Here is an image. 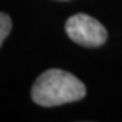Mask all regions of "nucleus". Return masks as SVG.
Segmentation results:
<instances>
[{"label":"nucleus","mask_w":122,"mask_h":122,"mask_svg":"<svg viewBox=\"0 0 122 122\" xmlns=\"http://www.w3.org/2000/svg\"><path fill=\"white\" fill-rule=\"evenodd\" d=\"M86 96V86L76 76L61 69H49L38 76L31 98L38 106L53 107L76 102Z\"/></svg>","instance_id":"f257e3e1"},{"label":"nucleus","mask_w":122,"mask_h":122,"mask_svg":"<svg viewBox=\"0 0 122 122\" xmlns=\"http://www.w3.org/2000/svg\"><path fill=\"white\" fill-rule=\"evenodd\" d=\"M65 31L73 42L84 48H98L106 42L107 31L103 25L87 14H76L65 23Z\"/></svg>","instance_id":"f03ea898"},{"label":"nucleus","mask_w":122,"mask_h":122,"mask_svg":"<svg viewBox=\"0 0 122 122\" xmlns=\"http://www.w3.org/2000/svg\"><path fill=\"white\" fill-rule=\"evenodd\" d=\"M11 27H12L11 18H10L5 12H1L0 14V45H3L4 39L7 38V35L10 34Z\"/></svg>","instance_id":"7ed1b4c3"}]
</instances>
